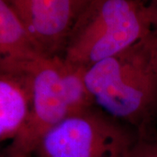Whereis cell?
I'll list each match as a JSON object with an SVG mask.
<instances>
[{
	"instance_id": "1",
	"label": "cell",
	"mask_w": 157,
	"mask_h": 157,
	"mask_svg": "<svg viewBox=\"0 0 157 157\" xmlns=\"http://www.w3.org/2000/svg\"><path fill=\"white\" fill-rule=\"evenodd\" d=\"M85 82L104 112L137 132L156 128L157 73L140 42L86 69Z\"/></svg>"
},
{
	"instance_id": "2",
	"label": "cell",
	"mask_w": 157,
	"mask_h": 157,
	"mask_svg": "<svg viewBox=\"0 0 157 157\" xmlns=\"http://www.w3.org/2000/svg\"><path fill=\"white\" fill-rule=\"evenodd\" d=\"M151 32L147 5L140 0H94L76 17L61 57L70 66L87 69Z\"/></svg>"
},
{
	"instance_id": "3",
	"label": "cell",
	"mask_w": 157,
	"mask_h": 157,
	"mask_svg": "<svg viewBox=\"0 0 157 157\" xmlns=\"http://www.w3.org/2000/svg\"><path fill=\"white\" fill-rule=\"evenodd\" d=\"M85 71L61 56L45 57L33 68V100L28 117L3 157L33 155L51 129L68 116L96 106L85 82Z\"/></svg>"
},
{
	"instance_id": "4",
	"label": "cell",
	"mask_w": 157,
	"mask_h": 157,
	"mask_svg": "<svg viewBox=\"0 0 157 157\" xmlns=\"http://www.w3.org/2000/svg\"><path fill=\"white\" fill-rule=\"evenodd\" d=\"M137 137L134 128L94 106L51 129L34 154L39 157H127Z\"/></svg>"
},
{
	"instance_id": "5",
	"label": "cell",
	"mask_w": 157,
	"mask_h": 157,
	"mask_svg": "<svg viewBox=\"0 0 157 157\" xmlns=\"http://www.w3.org/2000/svg\"><path fill=\"white\" fill-rule=\"evenodd\" d=\"M46 57L61 56L77 17L74 0H6Z\"/></svg>"
},
{
	"instance_id": "6",
	"label": "cell",
	"mask_w": 157,
	"mask_h": 157,
	"mask_svg": "<svg viewBox=\"0 0 157 157\" xmlns=\"http://www.w3.org/2000/svg\"><path fill=\"white\" fill-rule=\"evenodd\" d=\"M33 68L0 71V142L13 140L27 120L33 100Z\"/></svg>"
},
{
	"instance_id": "7",
	"label": "cell",
	"mask_w": 157,
	"mask_h": 157,
	"mask_svg": "<svg viewBox=\"0 0 157 157\" xmlns=\"http://www.w3.org/2000/svg\"><path fill=\"white\" fill-rule=\"evenodd\" d=\"M45 56L6 0H0V71L31 70Z\"/></svg>"
},
{
	"instance_id": "8",
	"label": "cell",
	"mask_w": 157,
	"mask_h": 157,
	"mask_svg": "<svg viewBox=\"0 0 157 157\" xmlns=\"http://www.w3.org/2000/svg\"><path fill=\"white\" fill-rule=\"evenodd\" d=\"M127 157H157L156 128L138 132V137Z\"/></svg>"
},
{
	"instance_id": "9",
	"label": "cell",
	"mask_w": 157,
	"mask_h": 157,
	"mask_svg": "<svg viewBox=\"0 0 157 157\" xmlns=\"http://www.w3.org/2000/svg\"><path fill=\"white\" fill-rule=\"evenodd\" d=\"M140 45L150 67L157 73V32L153 31L140 40Z\"/></svg>"
},
{
	"instance_id": "10",
	"label": "cell",
	"mask_w": 157,
	"mask_h": 157,
	"mask_svg": "<svg viewBox=\"0 0 157 157\" xmlns=\"http://www.w3.org/2000/svg\"><path fill=\"white\" fill-rule=\"evenodd\" d=\"M94 0H74V4H75V9L77 12V17L78 15L81 12L82 10H84L85 7L87 6L90 3H92Z\"/></svg>"
},
{
	"instance_id": "11",
	"label": "cell",
	"mask_w": 157,
	"mask_h": 157,
	"mask_svg": "<svg viewBox=\"0 0 157 157\" xmlns=\"http://www.w3.org/2000/svg\"><path fill=\"white\" fill-rule=\"evenodd\" d=\"M147 12H148L150 23H151L152 30L157 32V12H150L148 11V10H147Z\"/></svg>"
},
{
	"instance_id": "12",
	"label": "cell",
	"mask_w": 157,
	"mask_h": 157,
	"mask_svg": "<svg viewBox=\"0 0 157 157\" xmlns=\"http://www.w3.org/2000/svg\"><path fill=\"white\" fill-rule=\"evenodd\" d=\"M147 8L150 12H157V0H151L147 5Z\"/></svg>"
},
{
	"instance_id": "13",
	"label": "cell",
	"mask_w": 157,
	"mask_h": 157,
	"mask_svg": "<svg viewBox=\"0 0 157 157\" xmlns=\"http://www.w3.org/2000/svg\"><path fill=\"white\" fill-rule=\"evenodd\" d=\"M28 157H39V156H38L37 155H35V154H34V155H30V156Z\"/></svg>"
}]
</instances>
